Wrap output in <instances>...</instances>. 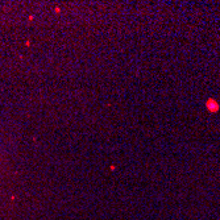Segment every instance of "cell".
I'll return each mask as SVG.
<instances>
[{"instance_id": "1", "label": "cell", "mask_w": 220, "mask_h": 220, "mask_svg": "<svg viewBox=\"0 0 220 220\" xmlns=\"http://www.w3.org/2000/svg\"><path fill=\"white\" fill-rule=\"evenodd\" d=\"M206 106H207V110L210 112H218V110H219V104L215 99H208L207 103H206Z\"/></svg>"}]
</instances>
